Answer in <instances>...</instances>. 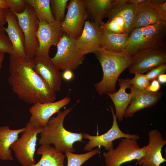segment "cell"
<instances>
[{
    "mask_svg": "<svg viewBox=\"0 0 166 166\" xmlns=\"http://www.w3.org/2000/svg\"><path fill=\"white\" fill-rule=\"evenodd\" d=\"M8 81L12 91L18 97L30 104L54 102L56 92L33 69L32 58L9 55Z\"/></svg>",
    "mask_w": 166,
    "mask_h": 166,
    "instance_id": "obj_1",
    "label": "cell"
},
{
    "mask_svg": "<svg viewBox=\"0 0 166 166\" xmlns=\"http://www.w3.org/2000/svg\"><path fill=\"white\" fill-rule=\"evenodd\" d=\"M94 53L101 64L103 73L101 80L94 85L96 91L101 95L115 93L118 78L128 67L133 56L125 50L116 53L100 48Z\"/></svg>",
    "mask_w": 166,
    "mask_h": 166,
    "instance_id": "obj_2",
    "label": "cell"
},
{
    "mask_svg": "<svg viewBox=\"0 0 166 166\" xmlns=\"http://www.w3.org/2000/svg\"><path fill=\"white\" fill-rule=\"evenodd\" d=\"M72 108L60 111L55 117H52L40 132L38 143L42 144H53L57 150L62 152H73L74 144L82 142L83 133H74L65 129L63 122L66 116Z\"/></svg>",
    "mask_w": 166,
    "mask_h": 166,
    "instance_id": "obj_3",
    "label": "cell"
},
{
    "mask_svg": "<svg viewBox=\"0 0 166 166\" xmlns=\"http://www.w3.org/2000/svg\"><path fill=\"white\" fill-rule=\"evenodd\" d=\"M166 44V22L161 21L134 29L129 35L125 50L133 56L145 50L160 49Z\"/></svg>",
    "mask_w": 166,
    "mask_h": 166,
    "instance_id": "obj_4",
    "label": "cell"
},
{
    "mask_svg": "<svg viewBox=\"0 0 166 166\" xmlns=\"http://www.w3.org/2000/svg\"><path fill=\"white\" fill-rule=\"evenodd\" d=\"M25 130L11 145L10 148L15 156L23 166H32L36 163L34 158L37 140V135L42 128L29 121L26 124Z\"/></svg>",
    "mask_w": 166,
    "mask_h": 166,
    "instance_id": "obj_5",
    "label": "cell"
},
{
    "mask_svg": "<svg viewBox=\"0 0 166 166\" xmlns=\"http://www.w3.org/2000/svg\"><path fill=\"white\" fill-rule=\"evenodd\" d=\"M56 46L57 53L51 59L60 70L73 71L83 63L85 56L77 47L75 38L64 33Z\"/></svg>",
    "mask_w": 166,
    "mask_h": 166,
    "instance_id": "obj_6",
    "label": "cell"
},
{
    "mask_svg": "<svg viewBox=\"0 0 166 166\" xmlns=\"http://www.w3.org/2000/svg\"><path fill=\"white\" fill-rule=\"evenodd\" d=\"M144 147H140L137 140L124 138L121 141L115 149L103 153L106 166H120L122 164L144 156Z\"/></svg>",
    "mask_w": 166,
    "mask_h": 166,
    "instance_id": "obj_7",
    "label": "cell"
},
{
    "mask_svg": "<svg viewBox=\"0 0 166 166\" xmlns=\"http://www.w3.org/2000/svg\"><path fill=\"white\" fill-rule=\"evenodd\" d=\"M13 12L16 16L24 35L26 54L29 57L33 58L38 47L36 33L39 21L32 7L27 3L25 9L22 13Z\"/></svg>",
    "mask_w": 166,
    "mask_h": 166,
    "instance_id": "obj_8",
    "label": "cell"
},
{
    "mask_svg": "<svg viewBox=\"0 0 166 166\" xmlns=\"http://www.w3.org/2000/svg\"><path fill=\"white\" fill-rule=\"evenodd\" d=\"M110 108L113 117L111 127L107 132L100 135L91 136L86 133H83V138L89 140L84 147L85 151H90L95 147L102 146L109 151L114 148L113 141L116 139L124 138L137 140L140 138L138 134H131L122 132L117 124V117L112 105L110 106Z\"/></svg>",
    "mask_w": 166,
    "mask_h": 166,
    "instance_id": "obj_9",
    "label": "cell"
},
{
    "mask_svg": "<svg viewBox=\"0 0 166 166\" xmlns=\"http://www.w3.org/2000/svg\"><path fill=\"white\" fill-rule=\"evenodd\" d=\"M67 11L61 22L63 32L76 38L81 34L88 17L83 0H71L67 4Z\"/></svg>",
    "mask_w": 166,
    "mask_h": 166,
    "instance_id": "obj_10",
    "label": "cell"
},
{
    "mask_svg": "<svg viewBox=\"0 0 166 166\" xmlns=\"http://www.w3.org/2000/svg\"><path fill=\"white\" fill-rule=\"evenodd\" d=\"M64 33L61 22L59 21L55 20L49 23L39 22L36 33L38 47L35 56L49 57L50 47L56 46Z\"/></svg>",
    "mask_w": 166,
    "mask_h": 166,
    "instance_id": "obj_11",
    "label": "cell"
},
{
    "mask_svg": "<svg viewBox=\"0 0 166 166\" xmlns=\"http://www.w3.org/2000/svg\"><path fill=\"white\" fill-rule=\"evenodd\" d=\"M166 62V52L161 48L148 49L133 56L128 68L131 73L143 74Z\"/></svg>",
    "mask_w": 166,
    "mask_h": 166,
    "instance_id": "obj_12",
    "label": "cell"
},
{
    "mask_svg": "<svg viewBox=\"0 0 166 166\" xmlns=\"http://www.w3.org/2000/svg\"><path fill=\"white\" fill-rule=\"evenodd\" d=\"M31 64L34 71L52 91L56 92L60 90L61 74L49 57L35 56L32 59Z\"/></svg>",
    "mask_w": 166,
    "mask_h": 166,
    "instance_id": "obj_13",
    "label": "cell"
},
{
    "mask_svg": "<svg viewBox=\"0 0 166 166\" xmlns=\"http://www.w3.org/2000/svg\"><path fill=\"white\" fill-rule=\"evenodd\" d=\"M149 142L144 146V156L137 160V163L142 166H160L166 162L162 156V149L166 144V140L158 130L152 129L148 134Z\"/></svg>",
    "mask_w": 166,
    "mask_h": 166,
    "instance_id": "obj_14",
    "label": "cell"
},
{
    "mask_svg": "<svg viewBox=\"0 0 166 166\" xmlns=\"http://www.w3.org/2000/svg\"><path fill=\"white\" fill-rule=\"evenodd\" d=\"M101 31L92 21L86 20L81 35L75 39L77 47L83 55L94 53L101 48Z\"/></svg>",
    "mask_w": 166,
    "mask_h": 166,
    "instance_id": "obj_15",
    "label": "cell"
},
{
    "mask_svg": "<svg viewBox=\"0 0 166 166\" xmlns=\"http://www.w3.org/2000/svg\"><path fill=\"white\" fill-rule=\"evenodd\" d=\"M70 101V98L67 96L56 102L34 104L29 110L31 115L29 121L37 126L43 128L54 114L59 112Z\"/></svg>",
    "mask_w": 166,
    "mask_h": 166,
    "instance_id": "obj_16",
    "label": "cell"
},
{
    "mask_svg": "<svg viewBox=\"0 0 166 166\" xmlns=\"http://www.w3.org/2000/svg\"><path fill=\"white\" fill-rule=\"evenodd\" d=\"M132 98L130 105L126 109L124 117H132L137 112L152 106L156 104L163 96L162 92H152L146 90H140L131 86L130 88Z\"/></svg>",
    "mask_w": 166,
    "mask_h": 166,
    "instance_id": "obj_17",
    "label": "cell"
},
{
    "mask_svg": "<svg viewBox=\"0 0 166 166\" xmlns=\"http://www.w3.org/2000/svg\"><path fill=\"white\" fill-rule=\"evenodd\" d=\"M6 19L7 26V28L4 27V28L13 48L14 54L13 55L20 57L27 56L25 49L23 33L19 24L16 16L10 9H7Z\"/></svg>",
    "mask_w": 166,
    "mask_h": 166,
    "instance_id": "obj_18",
    "label": "cell"
},
{
    "mask_svg": "<svg viewBox=\"0 0 166 166\" xmlns=\"http://www.w3.org/2000/svg\"><path fill=\"white\" fill-rule=\"evenodd\" d=\"M130 79L120 78L118 79L119 89L117 92L107 94L109 96L114 105L117 118L119 121L123 120L124 112L130 104L132 98V93H127L126 90L130 88L131 85Z\"/></svg>",
    "mask_w": 166,
    "mask_h": 166,
    "instance_id": "obj_19",
    "label": "cell"
},
{
    "mask_svg": "<svg viewBox=\"0 0 166 166\" xmlns=\"http://www.w3.org/2000/svg\"><path fill=\"white\" fill-rule=\"evenodd\" d=\"M161 21H164L160 17L150 0H146L136 9L133 29L146 27Z\"/></svg>",
    "mask_w": 166,
    "mask_h": 166,
    "instance_id": "obj_20",
    "label": "cell"
},
{
    "mask_svg": "<svg viewBox=\"0 0 166 166\" xmlns=\"http://www.w3.org/2000/svg\"><path fill=\"white\" fill-rule=\"evenodd\" d=\"M138 6L126 3V0H114L113 7L106 15L108 18L116 15L122 16L125 21L126 33L129 35L133 29L135 14Z\"/></svg>",
    "mask_w": 166,
    "mask_h": 166,
    "instance_id": "obj_21",
    "label": "cell"
},
{
    "mask_svg": "<svg viewBox=\"0 0 166 166\" xmlns=\"http://www.w3.org/2000/svg\"><path fill=\"white\" fill-rule=\"evenodd\" d=\"M25 128V127L18 129H11L7 126L0 127V160L7 161L13 160L11 146Z\"/></svg>",
    "mask_w": 166,
    "mask_h": 166,
    "instance_id": "obj_22",
    "label": "cell"
},
{
    "mask_svg": "<svg viewBox=\"0 0 166 166\" xmlns=\"http://www.w3.org/2000/svg\"><path fill=\"white\" fill-rule=\"evenodd\" d=\"M85 6L91 20L100 26L102 20L113 6L112 0H83Z\"/></svg>",
    "mask_w": 166,
    "mask_h": 166,
    "instance_id": "obj_23",
    "label": "cell"
},
{
    "mask_svg": "<svg viewBox=\"0 0 166 166\" xmlns=\"http://www.w3.org/2000/svg\"><path fill=\"white\" fill-rule=\"evenodd\" d=\"M62 153L50 145H41L37 153L41 158L32 166H64L65 156Z\"/></svg>",
    "mask_w": 166,
    "mask_h": 166,
    "instance_id": "obj_24",
    "label": "cell"
},
{
    "mask_svg": "<svg viewBox=\"0 0 166 166\" xmlns=\"http://www.w3.org/2000/svg\"><path fill=\"white\" fill-rule=\"evenodd\" d=\"M101 29L102 33L101 48L106 51L116 53L125 50L129 35L127 33L114 34L102 29Z\"/></svg>",
    "mask_w": 166,
    "mask_h": 166,
    "instance_id": "obj_25",
    "label": "cell"
},
{
    "mask_svg": "<svg viewBox=\"0 0 166 166\" xmlns=\"http://www.w3.org/2000/svg\"><path fill=\"white\" fill-rule=\"evenodd\" d=\"M31 6L39 22L48 23L55 20L52 15L50 8V0H25Z\"/></svg>",
    "mask_w": 166,
    "mask_h": 166,
    "instance_id": "obj_26",
    "label": "cell"
},
{
    "mask_svg": "<svg viewBox=\"0 0 166 166\" xmlns=\"http://www.w3.org/2000/svg\"><path fill=\"white\" fill-rule=\"evenodd\" d=\"M101 148H97L84 154H77L70 152H65L67 159V166H81L94 155L99 153Z\"/></svg>",
    "mask_w": 166,
    "mask_h": 166,
    "instance_id": "obj_27",
    "label": "cell"
},
{
    "mask_svg": "<svg viewBox=\"0 0 166 166\" xmlns=\"http://www.w3.org/2000/svg\"><path fill=\"white\" fill-rule=\"evenodd\" d=\"M68 0H50V8L53 17L61 22L65 18V9Z\"/></svg>",
    "mask_w": 166,
    "mask_h": 166,
    "instance_id": "obj_28",
    "label": "cell"
},
{
    "mask_svg": "<svg viewBox=\"0 0 166 166\" xmlns=\"http://www.w3.org/2000/svg\"><path fill=\"white\" fill-rule=\"evenodd\" d=\"M0 50L9 55H13L14 54L11 42L9 37L6 34L3 26H0Z\"/></svg>",
    "mask_w": 166,
    "mask_h": 166,
    "instance_id": "obj_29",
    "label": "cell"
},
{
    "mask_svg": "<svg viewBox=\"0 0 166 166\" xmlns=\"http://www.w3.org/2000/svg\"><path fill=\"white\" fill-rule=\"evenodd\" d=\"M132 79H130V82L132 86L136 89L146 90L150 84V81L143 74L136 73Z\"/></svg>",
    "mask_w": 166,
    "mask_h": 166,
    "instance_id": "obj_30",
    "label": "cell"
},
{
    "mask_svg": "<svg viewBox=\"0 0 166 166\" xmlns=\"http://www.w3.org/2000/svg\"><path fill=\"white\" fill-rule=\"evenodd\" d=\"M166 70V63L156 67L147 72L145 75L150 81L156 80L160 74L164 73Z\"/></svg>",
    "mask_w": 166,
    "mask_h": 166,
    "instance_id": "obj_31",
    "label": "cell"
},
{
    "mask_svg": "<svg viewBox=\"0 0 166 166\" xmlns=\"http://www.w3.org/2000/svg\"><path fill=\"white\" fill-rule=\"evenodd\" d=\"M10 8L12 11L21 13L25 10L26 3L25 0H9Z\"/></svg>",
    "mask_w": 166,
    "mask_h": 166,
    "instance_id": "obj_32",
    "label": "cell"
},
{
    "mask_svg": "<svg viewBox=\"0 0 166 166\" xmlns=\"http://www.w3.org/2000/svg\"><path fill=\"white\" fill-rule=\"evenodd\" d=\"M150 1L160 18L164 21L166 22V1L158 4L152 3L151 0Z\"/></svg>",
    "mask_w": 166,
    "mask_h": 166,
    "instance_id": "obj_33",
    "label": "cell"
},
{
    "mask_svg": "<svg viewBox=\"0 0 166 166\" xmlns=\"http://www.w3.org/2000/svg\"><path fill=\"white\" fill-rule=\"evenodd\" d=\"M160 88V85L159 82L156 79L151 81L146 90L152 92H157Z\"/></svg>",
    "mask_w": 166,
    "mask_h": 166,
    "instance_id": "obj_34",
    "label": "cell"
},
{
    "mask_svg": "<svg viewBox=\"0 0 166 166\" xmlns=\"http://www.w3.org/2000/svg\"><path fill=\"white\" fill-rule=\"evenodd\" d=\"M7 9L0 8V26H3L6 23V13Z\"/></svg>",
    "mask_w": 166,
    "mask_h": 166,
    "instance_id": "obj_35",
    "label": "cell"
},
{
    "mask_svg": "<svg viewBox=\"0 0 166 166\" xmlns=\"http://www.w3.org/2000/svg\"><path fill=\"white\" fill-rule=\"evenodd\" d=\"M61 75L62 77L64 80L67 81L71 80L73 78V71L69 70L64 71Z\"/></svg>",
    "mask_w": 166,
    "mask_h": 166,
    "instance_id": "obj_36",
    "label": "cell"
},
{
    "mask_svg": "<svg viewBox=\"0 0 166 166\" xmlns=\"http://www.w3.org/2000/svg\"><path fill=\"white\" fill-rule=\"evenodd\" d=\"M0 8L9 9V0H0Z\"/></svg>",
    "mask_w": 166,
    "mask_h": 166,
    "instance_id": "obj_37",
    "label": "cell"
},
{
    "mask_svg": "<svg viewBox=\"0 0 166 166\" xmlns=\"http://www.w3.org/2000/svg\"><path fill=\"white\" fill-rule=\"evenodd\" d=\"M157 81L160 83L165 84L166 82V74L163 73L160 74L157 77Z\"/></svg>",
    "mask_w": 166,
    "mask_h": 166,
    "instance_id": "obj_38",
    "label": "cell"
},
{
    "mask_svg": "<svg viewBox=\"0 0 166 166\" xmlns=\"http://www.w3.org/2000/svg\"><path fill=\"white\" fill-rule=\"evenodd\" d=\"M146 0H127L126 3L136 5L138 6Z\"/></svg>",
    "mask_w": 166,
    "mask_h": 166,
    "instance_id": "obj_39",
    "label": "cell"
},
{
    "mask_svg": "<svg viewBox=\"0 0 166 166\" xmlns=\"http://www.w3.org/2000/svg\"><path fill=\"white\" fill-rule=\"evenodd\" d=\"M5 53L0 50V72L2 67V64L3 61Z\"/></svg>",
    "mask_w": 166,
    "mask_h": 166,
    "instance_id": "obj_40",
    "label": "cell"
},
{
    "mask_svg": "<svg viewBox=\"0 0 166 166\" xmlns=\"http://www.w3.org/2000/svg\"><path fill=\"white\" fill-rule=\"evenodd\" d=\"M103 166H106V165H103Z\"/></svg>",
    "mask_w": 166,
    "mask_h": 166,
    "instance_id": "obj_41",
    "label": "cell"
}]
</instances>
